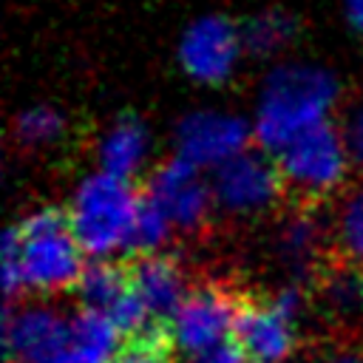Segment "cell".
Segmentation results:
<instances>
[{
	"mask_svg": "<svg viewBox=\"0 0 363 363\" xmlns=\"http://www.w3.org/2000/svg\"><path fill=\"white\" fill-rule=\"evenodd\" d=\"M3 255L20 264L26 289L40 295L74 292L85 269V252L71 230L68 210L60 207H40L17 227H9L3 235Z\"/></svg>",
	"mask_w": 363,
	"mask_h": 363,
	"instance_id": "1",
	"label": "cell"
},
{
	"mask_svg": "<svg viewBox=\"0 0 363 363\" xmlns=\"http://www.w3.org/2000/svg\"><path fill=\"white\" fill-rule=\"evenodd\" d=\"M337 99V82L329 71L315 65H281L269 74L258 119H255V142L267 153H278L298 133L323 122L329 108Z\"/></svg>",
	"mask_w": 363,
	"mask_h": 363,
	"instance_id": "2",
	"label": "cell"
},
{
	"mask_svg": "<svg viewBox=\"0 0 363 363\" xmlns=\"http://www.w3.org/2000/svg\"><path fill=\"white\" fill-rule=\"evenodd\" d=\"M275 162L284 182V201L292 210H320L343 187L352 164L343 130L329 119L298 133L275 153Z\"/></svg>",
	"mask_w": 363,
	"mask_h": 363,
	"instance_id": "3",
	"label": "cell"
},
{
	"mask_svg": "<svg viewBox=\"0 0 363 363\" xmlns=\"http://www.w3.org/2000/svg\"><path fill=\"white\" fill-rule=\"evenodd\" d=\"M139 204L142 190L128 179L111 173L88 176L68 204L71 230L82 252L91 258H108L113 250L125 252Z\"/></svg>",
	"mask_w": 363,
	"mask_h": 363,
	"instance_id": "4",
	"label": "cell"
},
{
	"mask_svg": "<svg viewBox=\"0 0 363 363\" xmlns=\"http://www.w3.org/2000/svg\"><path fill=\"white\" fill-rule=\"evenodd\" d=\"M213 196L218 207L238 216H255L275 207L278 201H284L278 162L261 147H247L244 153L216 167Z\"/></svg>",
	"mask_w": 363,
	"mask_h": 363,
	"instance_id": "5",
	"label": "cell"
},
{
	"mask_svg": "<svg viewBox=\"0 0 363 363\" xmlns=\"http://www.w3.org/2000/svg\"><path fill=\"white\" fill-rule=\"evenodd\" d=\"M6 363H71V318L48 303L6 309Z\"/></svg>",
	"mask_w": 363,
	"mask_h": 363,
	"instance_id": "6",
	"label": "cell"
},
{
	"mask_svg": "<svg viewBox=\"0 0 363 363\" xmlns=\"http://www.w3.org/2000/svg\"><path fill=\"white\" fill-rule=\"evenodd\" d=\"M142 193L170 218L176 230H184V233L204 230L216 204L213 184H207L199 167L182 156L159 164L145 179Z\"/></svg>",
	"mask_w": 363,
	"mask_h": 363,
	"instance_id": "7",
	"label": "cell"
},
{
	"mask_svg": "<svg viewBox=\"0 0 363 363\" xmlns=\"http://www.w3.org/2000/svg\"><path fill=\"white\" fill-rule=\"evenodd\" d=\"M238 301L241 295H235L221 281L196 284L187 301L182 303V309L176 312V318L170 320L176 349L196 357L199 352L230 337L235 332Z\"/></svg>",
	"mask_w": 363,
	"mask_h": 363,
	"instance_id": "8",
	"label": "cell"
},
{
	"mask_svg": "<svg viewBox=\"0 0 363 363\" xmlns=\"http://www.w3.org/2000/svg\"><path fill=\"white\" fill-rule=\"evenodd\" d=\"M309 292L337 335L363 337V261L329 250L309 278Z\"/></svg>",
	"mask_w": 363,
	"mask_h": 363,
	"instance_id": "9",
	"label": "cell"
},
{
	"mask_svg": "<svg viewBox=\"0 0 363 363\" xmlns=\"http://www.w3.org/2000/svg\"><path fill=\"white\" fill-rule=\"evenodd\" d=\"M241 28H235L227 17L210 14L196 20L179 45V62L187 77L204 85H221L230 79L238 54H241Z\"/></svg>",
	"mask_w": 363,
	"mask_h": 363,
	"instance_id": "10",
	"label": "cell"
},
{
	"mask_svg": "<svg viewBox=\"0 0 363 363\" xmlns=\"http://www.w3.org/2000/svg\"><path fill=\"white\" fill-rule=\"evenodd\" d=\"M250 125L238 116L218 111H199L182 119L176 130L179 156L196 167H221L247 150Z\"/></svg>",
	"mask_w": 363,
	"mask_h": 363,
	"instance_id": "11",
	"label": "cell"
},
{
	"mask_svg": "<svg viewBox=\"0 0 363 363\" xmlns=\"http://www.w3.org/2000/svg\"><path fill=\"white\" fill-rule=\"evenodd\" d=\"M233 335L255 363H284L298 343L295 323L275 306V301L255 295H241Z\"/></svg>",
	"mask_w": 363,
	"mask_h": 363,
	"instance_id": "12",
	"label": "cell"
},
{
	"mask_svg": "<svg viewBox=\"0 0 363 363\" xmlns=\"http://www.w3.org/2000/svg\"><path fill=\"white\" fill-rule=\"evenodd\" d=\"M125 261H128L130 286L139 295V301L147 306L150 320L170 326V320L193 292L182 261L170 252H153V255H139Z\"/></svg>",
	"mask_w": 363,
	"mask_h": 363,
	"instance_id": "13",
	"label": "cell"
},
{
	"mask_svg": "<svg viewBox=\"0 0 363 363\" xmlns=\"http://www.w3.org/2000/svg\"><path fill=\"white\" fill-rule=\"evenodd\" d=\"M278 252L284 264L309 284L318 264L326 258L329 250H323V227L318 218V210H292V218L284 224L278 235Z\"/></svg>",
	"mask_w": 363,
	"mask_h": 363,
	"instance_id": "14",
	"label": "cell"
},
{
	"mask_svg": "<svg viewBox=\"0 0 363 363\" xmlns=\"http://www.w3.org/2000/svg\"><path fill=\"white\" fill-rule=\"evenodd\" d=\"M147 147H150V136H147L145 122L136 113L116 116V122L111 125V130L105 133V139L99 145L102 173H111V176L130 182L136 176V170L142 167Z\"/></svg>",
	"mask_w": 363,
	"mask_h": 363,
	"instance_id": "15",
	"label": "cell"
},
{
	"mask_svg": "<svg viewBox=\"0 0 363 363\" xmlns=\"http://www.w3.org/2000/svg\"><path fill=\"white\" fill-rule=\"evenodd\" d=\"M130 289V275H128V261H111V258H94L85 264L79 284L74 286L79 309L91 312H111Z\"/></svg>",
	"mask_w": 363,
	"mask_h": 363,
	"instance_id": "16",
	"label": "cell"
},
{
	"mask_svg": "<svg viewBox=\"0 0 363 363\" xmlns=\"http://www.w3.org/2000/svg\"><path fill=\"white\" fill-rule=\"evenodd\" d=\"M119 329L105 312L71 315V363H111L119 352Z\"/></svg>",
	"mask_w": 363,
	"mask_h": 363,
	"instance_id": "17",
	"label": "cell"
},
{
	"mask_svg": "<svg viewBox=\"0 0 363 363\" xmlns=\"http://www.w3.org/2000/svg\"><path fill=\"white\" fill-rule=\"evenodd\" d=\"M176 340L167 323H150L136 335H128L111 363H173Z\"/></svg>",
	"mask_w": 363,
	"mask_h": 363,
	"instance_id": "18",
	"label": "cell"
},
{
	"mask_svg": "<svg viewBox=\"0 0 363 363\" xmlns=\"http://www.w3.org/2000/svg\"><path fill=\"white\" fill-rule=\"evenodd\" d=\"M298 31V23L292 14L286 11H264L252 20L244 23L241 28V43L244 48H250L255 57L272 54L278 48H284Z\"/></svg>",
	"mask_w": 363,
	"mask_h": 363,
	"instance_id": "19",
	"label": "cell"
},
{
	"mask_svg": "<svg viewBox=\"0 0 363 363\" xmlns=\"http://www.w3.org/2000/svg\"><path fill=\"white\" fill-rule=\"evenodd\" d=\"M142 190V187H139ZM170 218L142 193V204H139V213H136V221H133V230H130V238L125 244V258H139V255H153V252H162V247L167 244L170 238Z\"/></svg>",
	"mask_w": 363,
	"mask_h": 363,
	"instance_id": "20",
	"label": "cell"
},
{
	"mask_svg": "<svg viewBox=\"0 0 363 363\" xmlns=\"http://www.w3.org/2000/svg\"><path fill=\"white\" fill-rule=\"evenodd\" d=\"M62 128H65V119L60 111H54L48 105H34L14 119V142L26 150L45 147L54 139H60Z\"/></svg>",
	"mask_w": 363,
	"mask_h": 363,
	"instance_id": "21",
	"label": "cell"
},
{
	"mask_svg": "<svg viewBox=\"0 0 363 363\" xmlns=\"http://www.w3.org/2000/svg\"><path fill=\"white\" fill-rule=\"evenodd\" d=\"M337 238H340V252L363 261V190H357L354 196L346 199V204L340 210Z\"/></svg>",
	"mask_w": 363,
	"mask_h": 363,
	"instance_id": "22",
	"label": "cell"
},
{
	"mask_svg": "<svg viewBox=\"0 0 363 363\" xmlns=\"http://www.w3.org/2000/svg\"><path fill=\"white\" fill-rule=\"evenodd\" d=\"M315 363H363V337L335 335L318 343Z\"/></svg>",
	"mask_w": 363,
	"mask_h": 363,
	"instance_id": "23",
	"label": "cell"
},
{
	"mask_svg": "<svg viewBox=\"0 0 363 363\" xmlns=\"http://www.w3.org/2000/svg\"><path fill=\"white\" fill-rule=\"evenodd\" d=\"M340 130H343V142H346V150H349L352 164L363 170V99L349 111L346 125Z\"/></svg>",
	"mask_w": 363,
	"mask_h": 363,
	"instance_id": "24",
	"label": "cell"
},
{
	"mask_svg": "<svg viewBox=\"0 0 363 363\" xmlns=\"http://www.w3.org/2000/svg\"><path fill=\"white\" fill-rule=\"evenodd\" d=\"M247 360H250V357L244 354V349H241V343L235 340V335H230V337H224L221 343H216V346L199 352L196 357H190V363H247Z\"/></svg>",
	"mask_w": 363,
	"mask_h": 363,
	"instance_id": "25",
	"label": "cell"
},
{
	"mask_svg": "<svg viewBox=\"0 0 363 363\" xmlns=\"http://www.w3.org/2000/svg\"><path fill=\"white\" fill-rule=\"evenodd\" d=\"M346 3V17L349 23L363 34V0H343Z\"/></svg>",
	"mask_w": 363,
	"mask_h": 363,
	"instance_id": "26",
	"label": "cell"
},
{
	"mask_svg": "<svg viewBox=\"0 0 363 363\" xmlns=\"http://www.w3.org/2000/svg\"><path fill=\"white\" fill-rule=\"evenodd\" d=\"M247 363H255V360H247Z\"/></svg>",
	"mask_w": 363,
	"mask_h": 363,
	"instance_id": "27",
	"label": "cell"
}]
</instances>
